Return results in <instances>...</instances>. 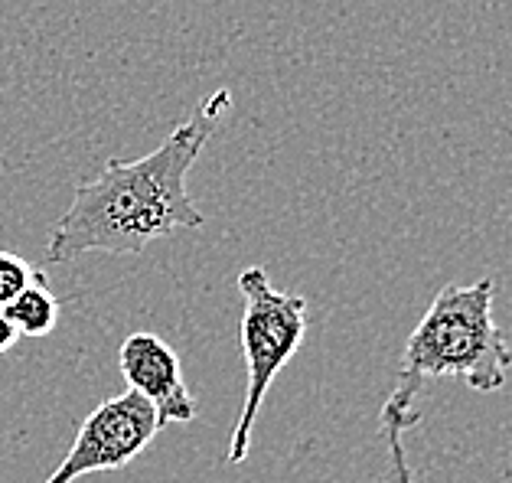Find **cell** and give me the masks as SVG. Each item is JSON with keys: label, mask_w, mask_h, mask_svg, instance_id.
Wrapping results in <instances>:
<instances>
[{"label": "cell", "mask_w": 512, "mask_h": 483, "mask_svg": "<svg viewBox=\"0 0 512 483\" xmlns=\"http://www.w3.org/2000/svg\"><path fill=\"white\" fill-rule=\"evenodd\" d=\"M118 366L124 382H128V392H137L154 408L157 428L186 425V421L196 418L199 405L183 382L180 356L157 333H131L118 350Z\"/></svg>", "instance_id": "5"}, {"label": "cell", "mask_w": 512, "mask_h": 483, "mask_svg": "<svg viewBox=\"0 0 512 483\" xmlns=\"http://www.w3.org/2000/svg\"><path fill=\"white\" fill-rule=\"evenodd\" d=\"M496 278L444 284L411 330L395 389L418 399L431 379H460L467 389L490 395L506 386L512 350L493 317Z\"/></svg>", "instance_id": "2"}, {"label": "cell", "mask_w": 512, "mask_h": 483, "mask_svg": "<svg viewBox=\"0 0 512 483\" xmlns=\"http://www.w3.org/2000/svg\"><path fill=\"white\" fill-rule=\"evenodd\" d=\"M36 281H46V271H40L14 252H0V311Z\"/></svg>", "instance_id": "8"}, {"label": "cell", "mask_w": 512, "mask_h": 483, "mask_svg": "<svg viewBox=\"0 0 512 483\" xmlns=\"http://www.w3.org/2000/svg\"><path fill=\"white\" fill-rule=\"evenodd\" d=\"M421 421V412L415 408V399L402 392H392L382 405L379 428L385 438V451H389V483H415L411 480V467L405 457V435Z\"/></svg>", "instance_id": "6"}, {"label": "cell", "mask_w": 512, "mask_h": 483, "mask_svg": "<svg viewBox=\"0 0 512 483\" xmlns=\"http://www.w3.org/2000/svg\"><path fill=\"white\" fill-rule=\"evenodd\" d=\"M239 291L245 301L242 311V356H245V399L239 421L232 428L226 464H242L252 444V428L258 421L261 402L271 389L274 376L291 363L301 350L307 333V301L301 294L278 291L261 265L245 268L239 275Z\"/></svg>", "instance_id": "3"}, {"label": "cell", "mask_w": 512, "mask_h": 483, "mask_svg": "<svg viewBox=\"0 0 512 483\" xmlns=\"http://www.w3.org/2000/svg\"><path fill=\"white\" fill-rule=\"evenodd\" d=\"M14 340H17V330H14V324L7 320V314L0 311V353H7L10 346H14Z\"/></svg>", "instance_id": "9"}, {"label": "cell", "mask_w": 512, "mask_h": 483, "mask_svg": "<svg viewBox=\"0 0 512 483\" xmlns=\"http://www.w3.org/2000/svg\"><path fill=\"white\" fill-rule=\"evenodd\" d=\"M157 415L137 392L115 395L79 425L69 454L43 483H72L95 470H118L131 464L157 435Z\"/></svg>", "instance_id": "4"}, {"label": "cell", "mask_w": 512, "mask_h": 483, "mask_svg": "<svg viewBox=\"0 0 512 483\" xmlns=\"http://www.w3.org/2000/svg\"><path fill=\"white\" fill-rule=\"evenodd\" d=\"M229 105V89L212 92L157 151L137 160H108L92 180H82L66 216L56 222L46 262H72L89 252L137 255L173 232L203 226L186 177Z\"/></svg>", "instance_id": "1"}, {"label": "cell", "mask_w": 512, "mask_h": 483, "mask_svg": "<svg viewBox=\"0 0 512 483\" xmlns=\"http://www.w3.org/2000/svg\"><path fill=\"white\" fill-rule=\"evenodd\" d=\"M4 314L17 333H23V337H30V340H40V337H49L59 324V301H56V294L49 291V281H36L4 307Z\"/></svg>", "instance_id": "7"}]
</instances>
